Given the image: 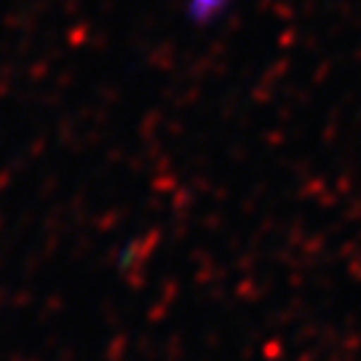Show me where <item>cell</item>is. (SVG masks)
I'll return each instance as SVG.
<instances>
[{"mask_svg":"<svg viewBox=\"0 0 361 361\" xmlns=\"http://www.w3.org/2000/svg\"><path fill=\"white\" fill-rule=\"evenodd\" d=\"M235 0H182L185 19L193 27H214L225 19Z\"/></svg>","mask_w":361,"mask_h":361,"instance_id":"obj_1","label":"cell"}]
</instances>
